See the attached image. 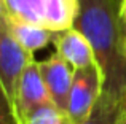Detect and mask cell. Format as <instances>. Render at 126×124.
Returning <instances> with one entry per match:
<instances>
[{
    "instance_id": "15",
    "label": "cell",
    "mask_w": 126,
    "mask_h": 124,
    "mask_svg": "<svg viewBox=\"0 0 126 124\" xmlns=\"http://www.w3.org/2000/svg\"><path fill=\"white\" fill-rule=\"evenodd\" d=\"M118 124H126V100H125V105H123V112L120 115V119H118Z\"/></svg>"
},
{
    "instance_id": "9",
    "label": "cell",
    "mask_w": 126,
    "mask_h": 124,
    "mask_svg": "<svg viewBox=\"0 0 126 124\" xmlns=\"http://www.w3.org/2000/svg\"><path fill=\"white\" fill-rule=\"evenodd\" d=\"M126 97H118L102 91L99 100L85 119L77 124H118Z\"/></svg>"
},
{
    "instance_id": "8",
    "label": "cell",
    "mask_w": 126,
    "mask_h": 124,
    "mask_svg": "<svg viewBox=\"0 0 126 124\" xmlns=\"http://www.w3.org/2000/svg\"><path fill=\"white\" fill-rule=\"evenodd\" d=\"M80 0H45L42 25L53 32H61L75 25Z\"/></svg>"
},
{
    "instance_id": "14",
    "label": "cell",
    "mask_w": 126,
    "mask_h": 124,
    "mask_svg": "<svg viewBox=\"0 0 126 124\" xmlns=\"http://www.w3.org/2000/svg\"><path fill=\"white\" fill-rule=\"evenodd\" d=\"M120 14L123 22L126 24V0H120Z\"/></svg>"
},
{
    "instance_id": "10",
    "label": "cell",
    "mask_w": 126,
    "mask_h": 124,
    "mask_svg": "<svg viewBox=\"0 0 126 124\" xmlns=\"http://www.w3.org/2000/svg\"><path fill=\"white\" fill-rule=\"evenodd\" d=\"M19 124H75V123L65 110L59 108L54 102H51L35 108Z\"/></svg>"
},
{
    "instance_id": "6",
    "label": "cell",
    "mask_w": 126,
    "mask_h": 124,
    "mask_svg": "<svg viewBox=\"0 0 126 124\" xmlns=\"http://www.w3.org/2000/svg\"><path fill=\"white\" fill-rule=\"evenodd\" d=\"M53 43L56 46V53L61 57H64L75 70L97 64L94 50H93L89 40L75 25L70 29H65V30L56 32Z\"/></svg>"
},
{
    "instance_id": "7",
    "label": "cell",
    "mask_w": 126,
    "mask_h": 124,
    "mask_svg": "<svg viewBox=\"0 0 126 124\" xmlns=\"http://www.w3.org/2000/svg\"><path fill=\"white\" fill-rule=\"evenodd\" d=\"M6 21H8V25L11 29L13 35L16 37V40L31 54L46 48V45L49 41H53L54 34H56V32L49 30V29L43 27L40 24L24 21V19L15 18V16H10V14L6 16Z\"/></svg>"
},
{
    "instance_id": "13",
    "label": "cell",
    "mask_w": 126,
    "mask_h": 124,
    "mask_svg": "<svg viewBox=\"0 0 126 124\" xmlns=\"http://www.w3.org/2000/svg\"><path fill=\"white\" fill-rule=\"evenodd\" d=\"M3 16H8V5H6V0H0V18Z\"/></svg>"
},
{
    "instance_id": "2",
    "label": "cell",
    "mask_w": 126,
    "mask_h": 124,
    "mask_svg": "<svg viewBox=\"0 0 126 124\" xmlns=\"http://www.w3.org/2000/svg\"><path fill=\"white\" fill-rule=\"evenodd\" d=\"M34 54L24 50L8 25L6 16L0 18V83L13 105L18 81Z\"/></svg>"
},
{
    "instance_id": "11",
    "label": "cell",
    "mask_w": 126,
    "mask_h": 124,
    "mask_svg": "<svg viewBox=\"0 0 126 124\" xmlns=\"http://www.w3.org/2000/svg\"><path fill=\"white\" fill-rule=\"evenodd\" d=\"M8 14L42 25L45 0H6Z\"/></svg>"
},
{
    "instance_id": "5",
    "label": "cell",
    "mask_w": 126,
    "mask_h": 124,
    "mask_svg": "<svg viewBox=\"0 0 126 124\" xmlns=\"http://www.w3.org/2000/svg\"><path fill=\"white\" fill-rule=\"evenodd\" d=\"M38 68L53 102L59 108L67 112L69 94H70L75 68L58 53H54L45 61H40Z\"/></svg>"
},
{
    "instance_id": "4",
    "label": "cell",
    "mask_w": 126,
    "mask_h": 124,
    "mask_svg": "<svg viewBox=\"0 0 126 124\" xmlns=\"http://www.w3.org/2000/svg\"><path fill=\"white\" fill-rule=\"evenodd\" d=\"M51 102L53 99L42 78L38 62L34 59L24 68V72H22L21 78L18 81V86H16L15 100H13V112H15V118L18 124L29 113L34 112L35 108Z\"/></svg>"
},
{
    "instance_id": "3",
    "label": "cell",
    "mask_w": 126,
    "mask_h": 124,
    "mask_svg": "<svg viewBox=\"0 0 126 124\" xmlns=\"http://www.w3.org/2000/svg\"><path fill=\"white\" fill-rule=\"evenodd\" d=\"M102 73L97 64L77 68L74 72L70 94H69L67 113L74 123H80L88 116L102 94Z\"/></svg>"
},
{
    "instance_id": "12",
    "label": "cell",
    "mask_w": 126,
    "mask_h": 124,
    "mask_svg": "<svg viewBox=\"0 0 126 124\" xmlns=\"http://www.w3.org/2000/svg\"><path fill=\"white\" fill-rule=\"evenodd\" d=\"M0 124H18L13 112V105L0 83Z\"/></svg>"
},
{
    "instance_id": "1",
    "label": "cell",
    "mask_w": 126,
    "mask_h": 124,
    "mask_svg": "<svg viewBox=\"0 0 126 124\" xmlns=\"http://www.w3.org/2000/svg\"><path fill=\"white\" fill-rule=\"evenodd\" d=\"M75 27L83 32L102 73V91L126 97V24L118 0H80Z\"/></svg>"
}]
</instances>
